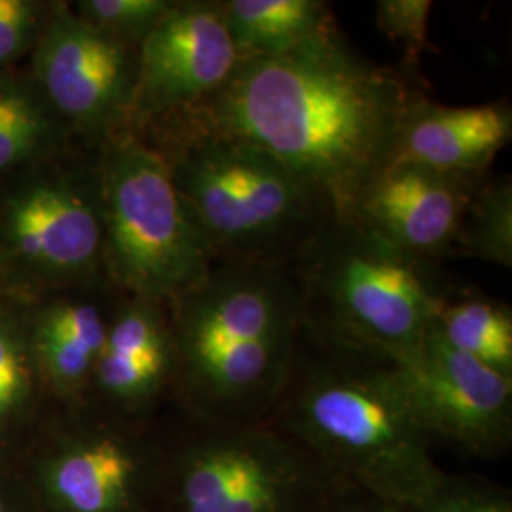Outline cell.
I'll return each instance as SVG.
<instances>
[{"label":"cell","instance_id":"obj_1","mask_svg":"<svg viewBox=\"0 0 512 512\" xmlns=\"http://www.w3.org/2000/svg\"><path fill=\"white\" fill-rule=\"evenodd\" d=\"M416 97L403 74L357 54L332 25L293 52L241 59L220 90L173 118L179 131L268 152L319 192L332 219L349 220L391 164Z\"/></svg>","mask_w":512,"mask_h":512},{"label":"cell","instance_id":"obj_2","mask_svg":"<svg viewBox=\"0 0 512 512\" xmlns=\"http://www.w3.org/2000/svg\"><path fill=\"white\" fill-rule=\"evenodd\" d=\"M266 423L349 486L404 511L446 475L395 363L306 325Z\"/></svg>","mask_w":512,"mask_h":512},{"label":"cell","instance_id":"obj_3","mask_svg":"<svg viewBox=\"0 0 512 512\" xmlns=\"http://www.w3.org/2000/svg\"><path fill=\"white\" fill-rule=\"evenodd\" d=\"M177 372L196 416L260 423L287 382L304 325L293 270L222 262L173 300Z\"/></svg>","mask_w":512,"mask_h":512},{"label":"cell","instance_id":"obj_4","mask_svg":"<svg viewBox=\"0 0 512 512\" xmlns=\"http://www.w3.org/2000/svg\"><path fill=\"white\" fill-rule=\"evenodd\" d=\"M160 154L213 262H281L332 219L313 186L247 141L177 131Z\"/></svg>","mask_w":512,"mask_h":512},{"label":"cell","instance_id":"obj_5","mask_svg":"<svg viewBox=\"0 0 512 512\" xmlns=\"http://www.w3.org/2000/svg\"><path fill=\"white\" fill-rule=\"evenodd\" d=\"M304 325L389 359L420 348L448 298L429 262L353 220L330 219L298 249Z\"/></svg>","mask_w":512,"mask_h":512},{"label":"cell","instance_id":"obj_6","mask_svg":"<svg viewBox=\"0 0 512 512\" xmlns=\"http://www.w3.org/2000/svg\"><path fill=\"white\" fill-rule=\"evenodd\" d=\"M103 266L131 296L173 302L209 274L213 256L186 213L160 150L120 131L97 162Z\"/></svg>","mask_w":512,"mask_h":512},{"label":"cell","instance_id":"obj_7","mask_svg":"<svg viewBox=\"0 0 512 512\" xmlns=\"http://www.w3.org/2000/svg\"><path fill=\"white\" fill-rule=\"evenodd\" d=\"M198 420L171 461L173 512H319L349 486L266 421Z\"/></svg>","mask_w":512,"mask_h":512},{"label":"cell","instance_id":"obj_8","mask_svg":"<svg viewBox=\"0 0 512 512\" xmlns=\"http://www.w3.org/2000/svg\"><path fill=\"white\" fill-rule=\"evenodd\" d=\"M0 256L8 272L55 287L88 283L105 270L97 165L19 173L0 198Z\"/></svg>","mask_w":512,"mask_h":512},{"label":"cell","instance_id":"obj_9","mask_svg":"<svg viewBox=\"0 0 512 512\" xmlns=\"http://www.w3.org/2000/svg\"><path fill=\"white\" fill-rule=\"evenodd\" d=\"M31 80L69 131L107 143L131 116L137 48L97 31L69 4H52Z\"/></svg>","mask_w":512,"mask_h":512},{"label":"cell","instance_id":"obj_10","mask_svg":"<svg viewBox=\"0 0 512 512\" xmlns=\"http://www.w3.org/2000/svg\"><path fill=\"white\" fill-rule=\"evenodd\" d=\"M431 439L473 458L505 456L512 442V378L452 348L435 321L420 348L391 359Z\"/></svg>","mask_w":512,"mask_h":512},{"label":"cell","instance_id":"obj_11","mask_svg":"<svg viewBox=\"0 0 512 512\" xmlns=\"http://www.w3.org/2000/svg\"><path fill=\"white\" fill-rule=\"evenodd\" d=\"M239 55L219 2H175L137 48L135 124L171 118L220 90Z\"/></svg>","mask_w":512,"mask_h":512},{"label":"cell","instance_id":"obj_12","mask_svg":"<svg viewBox=\"0 0 512 512\" xmlns=\"http://www.w3.org/2000/svg\"><path fill=\"white\" fill-rule=\"evenodd\" d=\"M484 177L393 162L366 186L351 219L406 255L425 262L450 255Z\"/></svg>","mask_w":512,"mask_h":512},{"label":"cell","instance_id":"obj_13","mask_svg":"<svg viewBox=\"0 0 512 512\" xmlns=\"http://www.w3.org/2000/svg\"><path fill=\"white\" fill-rule=\"evenodd\" d=\"M512 139V107L501 99L473 107H448L418 95L404 112L393 162L440 173L484 177Z\"/></svg>","mask_w":512,"mask_h":512},{"label":"cell","instance_id":"obj_14","mask_svg":"<svg viewBox=\"0 0 512 512\" xmlns=\"http://www.w3.org/2000/svg\"><path fill=\"white\" fill-rule=\"evenodd\" d=\"M177 372V349L162 302L133 296L109 321L93 382L114 403L141 406Z\"/></svg>","mask_w":512,"mask_h":512},{"label":"cell","instance_id":"obj_15","mask_svg":"<svg viewBox=\"0 0 512 512\" xmlns=\"http://www.w3.org/2000/svg\"><path fill=\"white\" fill-rule=\"evenodd\" d=\"M52 492L69 512H133L141 503L145 461L112 433L73 444L55 459Z\"/></svg>","mask_w":512,"mask_h":512},{"label":"cell","instance_id":"obj_16","mask_svg":"<svg viewBox=\"0 0 512 512\" xmlns=\"http://www.w3.org/2000/svg\"><path fill=\"white\" fill-rule=\"evenodd\" d=\"M109 319L92 300H57L40 311L33 332V355L50 382L78 391L93 380Z\"/></svg>","mask_w":512,"mask_h":512},{"label":"cell","instance_id":"obj_17","mask_svg":"<svg viewBox=\"0 0 512 512\" xmlns=\"http://www.w3.org/2000/svg\"><path fill=\"white\" fill-rule=\"evenodd\" d=\"M219 6L239 61L293 52L336 25L321 0H224Z\"/></svg>","mask_w":512,"mask_h":512},{"label":"cell","instance_id":"obj_18","mask_svg":"<svg viewBox=\"0 0 512 512\" xmlns=\"http://www.w3.org/2000/svg\"><path fill=\"white\" fill-rule=\"evenodd\" d=\"M69 133L31 76L0 71V179L52 160Z\"/></svg>","mask_w":512,"mask_h":512},{"label":"cell","instance_id":"obj_19","mask_svg":"<svg viewBox=\"0 0 512 512\" xmlns=\"http://www.w3.org/2000/svg\"><path fill=\"white\" fill-rule=\"evenodd\" d=\"M435 327L452 348L512 378V311L507 304L482 296L446 298Z\"/></svg>","mask_w":512,"mask_h":512},{"label":"cell","instance_id":"obj_20","mask_svg":"<svg viewBox=\"0 0 512 512\" xmlns=\"http://www.w3.org/2000/svg\"><path fill=\"white\" fill-rule=\"evenodd\" d=\"M450 255L512 268L511 179L478 186Z\"/></svg>","mask_w":512,"mask_h":512},{"label":"cell","instance_id":"obj_21","mask_svg":"<svg viewBox=\"0 0 512 512\" xmlns=\"http://www.w3.org/2000/svg\"><path fill=\"white\" fill-rule=\"evenodd\" d=\"M173 4V0H80L73 10L97 31L139 48Z\"/></svg>","mask_w":512,"mask_h":512},{"label":"cell","instance_id":"obj_22","mask_svg":"<svg viewBox=\"0 0 512 512\" xmlns=\"http://www.w3.org/2000/svg\"><path fill=\"white\" fill-rule=\"evenodd\" d=\"M406 512H512V497L488 480L446 473L420 505Z\"/></svg>","mask_w":512,"mask_h":512},{"label":"cell","instance_id":"obj_23","mask_svg":"<svg viewBox=\"0 0 512 512\" xmlns=\"http://www.w3.org/2000/svg\"><path fill=\"white\" fill-rule=\"evenodd\" d=\"M431 0H378L376 27L391 42L403 48L404 63L410 69L420 65L421 55L429 48Z\"/></svg>","mask_w":512,"mask_h":512},{"label":"cell","instance_id":"obj_24","mask_svg":"<svg viewBox=\"0 0 512 512\" xmlns=\"http://www.w3.org/2000/svg\"><path fill=\"white\" fill-rule=\"evenodd\" d=\"M33 384L31 353L18 323L0 313V423L25 404Z\"/></svg>","mask_w":512,"mask_h":512},{"label":"cell","instance_id":"obj_25","mask_svg":"<svg viewBox=\"0 0 512 512\" xmlns=\"http://www.w3.org/2000/svg\"><path fill=\"white\" fill-rule=\"evenodd\" d=\"M50 8L38 0H0V71L33 54Z\"/></svg>","mask_w":512,"mask_h":512},{"label":"cell","instance_id":"obj_26","mask_svg":"<svg viewBox=\"0 0 512 512\" xmlns=\"http://www.w3.org/2000/svg\"><path fill=\"white\" fill-rule=\"evenodd\" d=\"M319 512H406L376 495L348 486L340 494L334 495Z\"/></svg>","mask_w":512,"mask_h":512},{"label":"cell","instance_id":"obj_27","mask_svg":"<svg viewBox=\"0 0 512 512\" xmlns=\"http://www.w3.org/2000/svg\"><path fill=\"white\" fill-rule=\"evenodd\" d=\"M8 268H6V262L2 260V256H0V291H2V287H4V283H6V279H8Z\"/></svg>","mask_w":512,"mask_h":512},{"label":"cell","instance_id":"obj_28","mask_svg":"<svg viewBox=\"0 0 512 512\" xmlns=\"http://www.w3.org/2000/svg\"><path fill=\"white\" fill-rule=\"evenodd\" d=\"M0 512H6V509H4V505H2V501H0Z\"/></svg>","mask_w":512,"mask_h":512}]
</instances>
